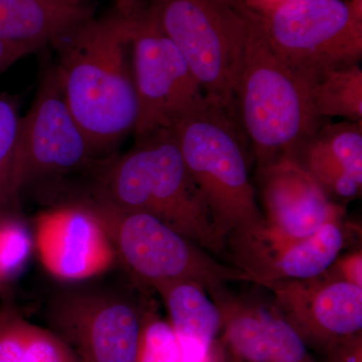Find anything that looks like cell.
Masks as SVG:
<instances>
[{
  "label": "cell",
  "mask_w": 362,
  "mask_h": 362,
  "mask_svg": "<svg viewBox=\"0 0 362 362\" xmlns=\"http://www.w3.org/2000/svg\"><path fill=\"white\" fill-rule=\"evenodd\" d=\"M66 104L96 157L108 159L138 119L131 18L126 0L113 13L90 18L52 42Z\"/></svg>",
  "instance_id": "obj_1"
},
{
  "label": "cell",
  "mask_w": 362,
  "mask_h": 362,
  "mask_svg": "<svg viewBox=\"0 0 362 362\" xmlns=\"http://www.w3.org/2000/svg\"><path fill=\"white\" fill-rule=\"evenodd\" d=\"M95 192L116 206L156 216L206 252L226 250L170 128L136 138L132 149L104 166Z\"/></svg>",
  "instance_id": "obj_2"
},
{
  "label": "cell",
  "mask_w": 362,
  "mask_h": 362,
  "mask_svg": "<svg viewBox=\"0 0 362 362\" xmlns=\"http://www.w3.org/2000/svg\"><path fill=\"white\" fill-rule=\"evenodd\" d=\"M233 94L238 122L257 168L291 158L324 124L312 104L308 83L273 51L252 11Z\"/></svg>",
  "instance_id": "obj_3"
},
{
  "label": "cell",
  "mask_w": 362,
  "mask_h": 362,
  "mask_svg": "<svg viewBox=\"0 0 362 362\" xmlns=\"http://www.w3.org/2000/svg\"><path fill=\"white\" fill-rule=\"evenodd\" d=\"M170 129L223 239L266 220L250 180L247 139L237 118L204 96Z\"/></svg>",
  "instance_id": "obj_4"
},
{
  "label": "cell",
  "mask_w": 362,
  "mask_h": 362,
  "mask_svg": "<svg viewBox=\"0 0 362 362\" xmlns=\"http://www.w3.org/2000/svg\"><path fill=\"white\" fill-rule=\"evenodd\" d=\"M78 204L99 218L115 247L119 262L143 285L187 280L206 292L226 282H251L244 272L223 265L209 252L156 216L123 209L93 190Z\"/></svg>",
  "instance_id": "obj_5"
},
{
  "label": "cell",
  "mask_w": 362,
  "mask_h": 362,
  "mask_svg": "<svg viewBox=\"0 0 362 362\" xmlns=\"http://www.w3.org/2000/svg\"><path fill=\"white\" fill-rule=\"evenodd\" d=\"M206 97L237 118L235 78L252 11L242 0H147ZM238 119V118H237Z\"/></svg>",
  "instance_id": "obj_6"
},
{
  "label": "cell",
  "mask_w": 362,
  "mask_h": 362,
  "mask_svg": "<svg viewBox=\"0 0 362 362\" xmlns=\"http://www.w3.org/2000/svg\"><path fill=\"white\" fill-rule=\"evenodd\" d=\"M259 18L273 51L309 85L361 62L362 0H287Z\"/></svg>",
  "instance_id": "obj_7"
},
{
  "label": "cell",
  "mask_w": 362,
  "mask_h": 362,
  "mask_svg": "<svg viewBox=\"0 0 362 362\" xmlns=\"http://www.w3.org/2000/svg\"><path fill=\"white\" fill-rule=\"evenodd\" d=\"M138 119L135 137L170 128L204 99V90L175 42L157 23L146 1L126 0Z\"/></svg>",
  "instance_id": "obj_8"
},
{
  "label": "cell",
  "mask_w": 362,
  "mask_h": 362,
  "mask_svg": "<svg viewBox=\"0 0 362 362\" xmlns=\"http://www.w3.org/2000/svg\"><path fill=\"white\" fill-rule=\"evenodd\" d=\"M146 306L113 293L69 291L52 300L47 318L81 362H136Z\"/></svg>",
  "instance_id": "obj_9"
},
{
  "label": "cell",
  "mask_w": 362,
  "mask_h": 362,
  "mask_svg": "<svg viewBox=\"0 0 362 362\" xmlns=\"http://www.w3.org/2000/svg\"><path fill=\"white\" fill-rule=\"evenodd\" d=\"M98 161L66 104L54 66L42 80L30 111L21 117V189L61 180Z\"/></svg>",
  "instance_id": "obj_10"
},
{
  "label": "cell",
  "mask_w": 362,
  "mask_h": 362,
  "mask_svg": "<svg viewBox=\"0 0 362 362\" xmlns=\"http://www.w3.org/2000/svg\"><path fill=\"white\" fill-rule=\"evenodd\" d=\"M341 223H328L313 235L294 238L267 221L238 228L226 238L233 267L266 287L283 280L321 275L337 261L346 240Z\"/></svg>",
  "instance_id": "obj_11"
},
{
  "label": "cell",
  "mask_w": 362,
  "mask_h": 362,
  "mask_svg": "<svg viewBox=\"0 0 362 362\" xmlns=\"http://www.w3.org/2000/svg\"><path fill=\"white\" fill-rule=\"evenodd\" d=\"M265 288L307 346L324 352L331 343L361 333L362 288L329 269L317 277L277 281Z\"/></svg>",
  "instance_id": "obj_12"
},
{
  "label": "cell",
  "mask_w": 362,
  "mask_h": 362,
  "mask_svg": "<svg viewBox=\"0 0 362 362\" xmlns=\"http://www.w3.org/2000/svg\"><path fill=\"white\" fill-rule=\"evenodd\" d=\"M35 245L47 271L70 282L98 277L119 262L101 221L77 202L52 207L37 216Z\"/></svg>",
  "instance_id": "obj_13"
},
{
  "label": "cell",
  "mask_w": 362,
  "mask_h": 362,
  "mask_svg": "<svg viewBox=\"0 0 362 362\" xmlns=\"http://www.w3.org/2000/svg\"><path fill=\"white\" fill-rule=\"evenodd\" d=\"M220 309L221 339L243 362H316L277 305L226 286L207 293Z\"/></svg>",
  "instance_id": "obj_14"
},
{
  "label": "cell",
  "mask_w": 362,
  "mask_h": 362,
  "mask_svg": "<svg viewBox=\"0 0 362 362\" xmlns=\"http://www.w3.org/2000/svg\"><path fill=\"white\" fill-rule=\"evenodd\" d=\"M258 202L267 223L294 238L313 235L328 223H341L344 209L294 159L283 157L257 168Z\"/></svg>",
  "instance_id": "obj_15"
},
{
  "label": "cell",
  "mask_w": 362,
  "mask_h": 362,
  "mask_svg": "<svg viewBox=\"0 0 362 362\" xmlns=\"http://www.w3.org/2000/svg\"><path fill=\"white\" fill-rule=\"evenodd\" d=\"M291 158L331 199H357L362 188V122L322 124Z\"/></svg>",
  "instance_id": "obj_16"
},
{
  "label": "cell",
  "mask_w": 362,
  "mask_h": 362,
  "mask_svg": "<svg viewBox=\"0 0 362 362\" xmlns=\"http://www.w3.org/2000/svg\"><path fill=\"white\" fill-rule=\"evenodd\" d=\"M90 18L83 0H0V37L33 52Z\"/></svg>",
  "instance_id": "obj_17"
},
{
  "label": "cell",
  "mask_w": 362,
  "mask_h": 362,
  "mask_svg": "<svg viewBox=\"0 0 362 362\" xmlns=\"http://www.w3.org/2000/svg\"><path fill=\"white\" fill-rule=\"evenodd\" d=\"M160 296L177 341L211 349L223 330L220 309L202 285L187 280L151 286Z\"/></svg>",
  "instance_id": "obj_18"
},
{
  "label": "cell",
  "mask_w": 362,
  "mask_h": 362,
  "mask_svg": "<svg viewBox=\"0 0 362 362\" xmlns=\"http://www.w3.org/2000/svg\"><path fill=\"white\" fill-rule=\"evenodd\" d=\"M0 362H81L51 329L26 320L13 305L0 306Z\"/></svg>",
  "instance_id": "obj_19"
},
{
  "label": "cell",
  "mask_w": 362,
  "mask_h": 362,
  "mask_svg": "<svg viewBox=\"0 0 362 362\" xmlns=\"http://www.w3.org/2000/svg\"><path fill=\"white\" fill-rule=\"evenodd\" d=\"M312 104L321 118L362 122V70L359 64L324 74L309 85Z\"/></svg>",
  "instance_id": "obj_20"
},
{
  "label": "cell",
  "mask_w": 362,
  "mask_h": 362,
  "mask_svg": "<svg viewBox=\"0 0 362 362\" xmlns=\"http://www.w3.org/2000/svg\"><path fill=\"white\" fill-rule=\"evenodd\" d=\"M21 124L18 105L0 96V218L21 211Z\"/></svg>",
  "instance_id": "obj_21"
},
{
  "label": "cell",
  "mask_w": 362,
  "mask_h": 362,
  "mask_svg": "<svg viewBox=\"0 0 362 362\" xmlns=\"http://www.w3.org/2000/svg\"><path fill=\"white\" fill-rule=\"evenodd\" d=\"M33 247L32 235L18 216L0 218V290L25 268Z\"/></svg>",
  "instance_id": "obj_22"
},
{
  "label": "cell",
  "mask_w": 362,
  "mask_h": 362,
  "mask_svg": "<svg viewBox=\"0 0 362 362\" xmlns=\"http://www.w3.org/2000/svg\"><path fill=\"white\" fill-rule=\"evenodd\" d=\"M148 305V304H147ZM180 347L169 321L146 306L136 362H178Z\"/></svg>",
  "instance_id": "obj_23"
},
{
  "label": "cell",
  "mask_w": 362,
  "mask_h": 362,
  "mask_svg": "<svg viewBox=\"0 0 362 362\" xmlns=\"http://www.w3.org/2000/svg\"><path fill=\"white\" fill-rule=\"evenodd\" d=\"M324 362H362V333L331 343Z\"/></svg>",
  "instance_id": "obj_24"
},
{
  "label": "cell",
  "mask_w": 362,
  "mask_h": 362,
  "mask_svg": "<svg viewBox=\"0 0 362 362\" xmlns=\"http://www.w3.org/2000/svg\"><path fill=\"white\" fill-rule=\"evenodd\" d=\"M329 270L343 281L362 288V255L357 251L337 259Z\"/></svg>",
  "instance_id": "obj_25"
},
{
  "label": "cell",
  "mask_w": 362,
  "mask_h": 362,
  "mask_svg": "<svg viewBox=\"0 0 362 362\" xmlns=\"http://www.w3.org/2000/svg\"><path fill=\"white\" fill-rule=\"evenodd\" d=\"M30 54L23 47H18L0 37V74L6 70L16 61Z\"/></svg>",
  "instance_id": "obj_26"
},
{
  "label": "cell",
  "mask_w": 362,
  "mask_h": 362,
  "mask_svg": "<svg viewBox=\"0 0 362 362\" xmlns=\"http://www.w3.org/2000/svg\"><path fill=\"white\" fill-rule=\"evenodd\" d=\"M242 1L254 13L259 14V16H265L287 0H242Z\"/></svg>",
  "instance_id": "obj_27"
},
{
  "label": "cell",
  "mask_w": 362,
  "mask_h": 362,
  "mask_svg": "<svg viewBox=\"0 0 362 362\" xmlns=\"http://www.w3.org/2000/svg\"><path fill=\"white\" fill-rule=\"evenodd\" d=\"M209 362H230V350L221 338H218L214 342L211 354H209Z\"/></svg>",
  "instance_id": "obj_28"
},
{
  "label": "cell",
  "mask_w": 362,
  "mask_h": 362,
  "mask_svg": "<svg viewBox=\"0 0 362 362\" xmlns=\"http://www.w3.org/2000/svg\"><path fill=\"white\" fill-rule=\"evenodd\" d=\"M230 350V349H228ZM230 362H242L240 361V359L238 358L237 356H235V354H233L232 351L230 350Z\"/></svg>",
  "instance_id": "obj_29"
},
{
  "label": "cell",
  "mask_w": 362,
  "mask_h": 362,
  "mask_svg": "<svg viewBox=\"0 0 362 362\" xmlns=\"http://www.w3.org/2000/svg\"><path fill=\"white\" fill-rule=\"evenodd\" d=\"M2 290H0V293H1Z\"/></svg>",
  "instance_id": "obj_30"
},
{
  "label": "cell",
  "mask_w": 362,
  "mask_h": 362,
  "mask_svg": "<svg viewBox=\"0 0 362 362\" xmlns=\"http://www.w3.org/2000/svg\"><path fill=\"white\" fill-rule=\"evenodd\" d=\"M239 359H240V358H239ZM242 362H243V361H242Z\"/></svg>",
  "instance_id": "obj_31"
}]
</instances>
